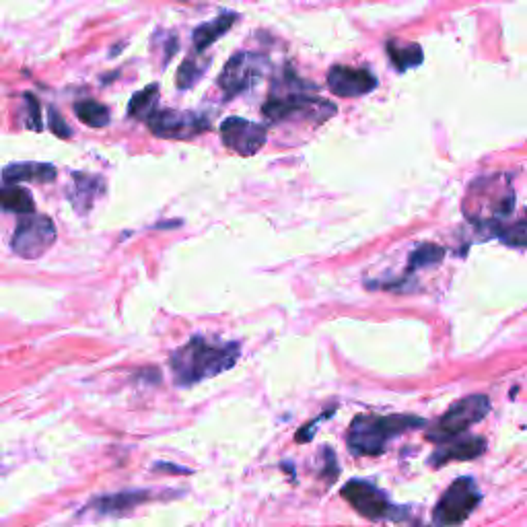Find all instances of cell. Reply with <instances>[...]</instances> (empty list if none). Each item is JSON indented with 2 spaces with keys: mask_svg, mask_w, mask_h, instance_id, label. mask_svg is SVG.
Listing matches in <instances>:
<instances>
[{
  "mask_svg": "<svg viewBox=\"0 0 527 527\" xmlns=\"http://www.w3.org/2000/svg\"><path fill=\"white\" fill-rule=\"evenodd\" d=\"M241 355L239 342H215L204 336L190 338L169 357L173 381L178 388H190L235 367Z\"/></svg>",
  "mask_w": 527,
  "mask_h": 527,
  "instance_id": "6da1fadb",
  "label": "cell"
},
{
  "mask_svg": "<svg viewBox=\"0 0 527 527\" xmlns=\"http://www.w3.org/2000/svg\"><path fill=\"white\" fill-rule=\"evenodd\" d=\"M423 425L425 420L416 416H357L348 429V449L355 455H379L394 437Z\"/></svg>",
  "mask_w": 527,
  "mask_h": 527,
  "instance_id": "7a4b0ae2",
  "label": "cell"
},
{
  "mask_svg": "<svg viewBox=\"0 0 527 527\" xmlns=\"http://www.w3.org/2000/svg\"><path fill=\"white\" fill-rule=\"evenodd\" d=\"M262 114L268 122H285L295 116H307L315 122H324L336 114V108L330 101L320 97H309L303 91L295 89H276L274 95L262 105Z\"/></svg>",
  "mask_w": 527,
  "mask_h": 527,
  "instance_id": "3957f363",
  "label": "cell"
},
{
  "mask_svg": "<svg viewBox=\"0 0 527 527\" xmlns=\"http://www.w3.org/2000/svg\"><path fill=\"white\" fill-rule=\"evenodd\" d=\"M56 241V227L46 215H25L13 233L11 248L25 260L42 258Z\"/></svg>",
  "mask_w": 527,
  "mask_h": 527,
  "instance_id": "277c9868",
  "label": "cell"
},
{
  "mask_svg": "<svg viewBox=\"0 0 527 527\" xmlns=\"http://www.w3.org/2000/svg\"><path fill=\"white\" fill-rule=\"evenodd\" d=\"M482 495L476 488L474 480L470 478H460L455 480L441 497V501L435 507L433 519L437 527H458L462 525L470 513L476 509L480 503Z\"/></svg>",
  "mask_w": 527,
  "mask_h": 527,
  "instance_id": "5b68a950",
  "label": "cell"
},
{
  "mask_svg": "<svg viewBox=\"0 0 527 527\" xmlns=\"http://www.w3.org/2000/svg\"><path fill=\"white\" fill-rule=\"evenodd\" d=\"M490 410V402L486 396L474 394L468 396L460 402H455L445 416L439 420V423L433 427V431L429 433V439L437 441L439 445L445 441H451L453 437L462 435L468 427L476 425L478 420H482Z\"/></svg>",
  "mask_w": 527,
  "mask_h": 527,
  "instance_id": "8992f818",
  "label": "cell"
},
{
  "mask_svg": "<svg viewBox=\"0 0 527 527\" xmlns=\"http://www.w3.org/2000/svg\"><path fill=\"white\" fill-rule=\"evenodd\" d=\"M268 62L264 56L254 52H237L225 64L223 73L219 75V87L223 89L225 97H237L252 89L266 73Z\"/></svg>",
  "mask_w": 527,
  "mask_h": 527,
  "instance_id": "52a82bcc",
  "label": "cell"
},
{
  "mask_svg": "<svg viewBox=\"0 0 527 527\" xmlns=\"http://www.w3.org/2000/svg\"><path fill=\"white\" fill-rule=\"evenodd\" d=\"M147 126L155 136L169 140H190L210 130L206 116L184 110H157L147 120Z\"/></svg>",
  "mask_w": 527,
  "mask_h": 527,
  "instance_id": "ba28073f",
  "label": "cell"
},
{
  "mask_svg": "<svg viewBox=\"0 0 527 527\" xmlns=\"http://www.w3.org/2000/svg\"><path fill=\"white\" fill-rule=\"evenodd\" d=\"M221 138L231 153H237L239 157H254L264 149L268 130L262 124L231 116L221 124Z\"/></svg>",
  "mask_w": 527,
  "mask_h": 527,
  "instance_id": "9c48e42d",
  "label": "cell"
},
{
  "mask_svg": "<svg viewBox=\"0 0 527 527\" xmlns=\"http://www.w3.org/2000/svg\"><path fill=\"white\" fill-rule=\"evenodd\" d=\"M342 499L367 519L396 517V507L388 501V497H385L379 488H375L369 482L350 480L342 488Z\"/></svg>",
  "mask_w": 527,
  "mask_h": 527,
  "instance_id": "30bf717a",
  "label": "cell"
},
{
  "mask_svg": "<svg viewBox=\"0 0 527 527\" xmlns=\"http://www.w3.org/2000/svg\"><path fill=\"white\" fill-rule=\"evenodd\" d=\"M328 87L338 97H359L377 87V79L363 68L334 66L328 73Z\"/></svg>",
  "mask_w": 527,
  "mask_h": 527,
  "instance_id": "8fae6325",
  "label": "cell"
},
{
  "mask_svg": "<svg viewBox=\"0 0 527 527\" xmlns=\"http://www.w3.org/2000/svg\"><path fill=\"white\" fill-rule=\"evenodd\" d=\"M105 194V182L99 175H89V173H73V186L68 190V200L73 204L79 215H87L97 202Z\"/></svg>",
  "mask_w": 527,
  "mask_h": 527,
  "instance_id": "7c38bea8",
  "label": "cell"
},
{
  "mask_svg": "<svg viewBox=\"0 0 527 527\" xmlns=\"http://www.w3.org/2000/svg\"><path fill=\"white\" fill-rule=\"evenodd\" d=\"M56 167L50 163H11L0 171V180L3 184H19V182H35V184H50L56 180Z\"/></svg>",
  "mask_w": 527,
  "mask_h": 527,
  "instance_id": "4fadbf2b",
  "label": "cell"
},
{
  "mask_svg": "<svg viewBox=\"0 0 527 527\" xmlns=\"http://www.w3.org/2000/svg\"><path fill=\"white\" fill-rule=\"evenodd\" d=\"M484 449H486V443H484V439H478V437H468L462 441H445L431 455V464L443 466L449 462L474 460V458H478V455L484 453Z\"/></svg>",
  "mask_w": 527,
  "mask_h": 527,
  "instance_id": "5bb4252c",
  "label": "cell"
},
{
  "mask_svg": "<svg viewBox=\"0 0 527 527\" xmlns=\"http://www.w3.org/2000/svg\"><path fill=\"white\" fill-rule=\"evenodd\" d=\"M151 499V490H126V493L105 495L91 503V507L101 515H124L136 509L140 503Z\"/></svg>",
  "mask_w": 527,
  "mask_h": 527,
  "instance_id": "9a60e30c",
  "label": "cell"
},
{
  "mask_svg": "<svg viewBox=\"0 0 527 527\" xmlns=\"http://www.w3.org/2000/svg\"><path fill=\"white\" fill-rule=\"evenodd\" d=\"M237 21L235 13H223L217 19L202 23L200 27L194 29L192 33V40H194V50L200 54L204 50H208L215 42H219V38L233 27V23Z\"/></svg>",
  "mask_w": 527,
  "mask_h": 527,
  "instance_id": "2e32d148",
  "label": "cell"
},
{
  "mask_svg": "<svg viewBox=\"0 0 527 527\" xmlns=\"http://www.w3.org/2000/svg\"><path fill=\"white\" fill-rule=\"evenodd\" d=\"M0 210H3V213H15L25 217L35 213V202L29 190L17 184H7L0 188Z\"/></svg>",
  "mask_w": 527,
  "mask_h": 527,
  "instance_id": "e0dca14e",
  "label": "cell"
},
{
  "mask_svg": "<svg viewBox=\"0 0 527 527\" xmlns=\"http://www.w3.org/2000/svg\"><path fill=\"white\" fill-rule=\"evenodd\" d=\"M159 110V87L149 85L143 91H138L128 105V116L134 120H149Z\"/></svg>",
  "mask_w": 527,
  "mask_h": 527,
  "instance_id": "ac0fdd59",
  "label": "cell"
},
{
  "mask_svg": "<svg viewBox=\"0 0 527 527\" xmlns=\"http://www.w3.org/2000/svg\"><path fill=\"white\" fill-rule=\"evenodd\" d=\"M75 114L85 126H91V128H103V126H108L112 120L110 110L105 108L103 103H97L93 99L77 101L75 103Z\"/></svg>",
  "mask_w": 527,
  "mask_h": 527,
  "instance_id": "d6986e66",
  "label": "cell"
},
{
  "mask_svg": "<svg viewBox=\"0 0 527 527\" xmlns=\"http://www.w3.org/2000/svg\"><path fill=\"white\" fill-rule=\"evenodd\" d=\"M388 54L394 62V66L398 70H408L412 66H418L420 62H423V48H420L418 44H402L398 40H392L388 44Z\"/></svg>",
  "mask_w": 527,
  "mask_h": 527,
  "instance_id": "ffe728a7",
  "label": "cell"
},
{
  "mask_svg": "<svg viewBox=\"0 0 527 527\" xmlns=\"http://www.w3.org/2000/svg\"><path fill=\"white\" fill-rule=\"evenodd\" d=\"M495 235L511 248H527V215L515 223L499 225Z\"/></svg>",
  "mask_w": 527,
  "mask_h": 527,
  "instance_id": "44dd1931",
  "label": "cell"
},
{
  "mask_svg": "<svg viewBox=\"0 0 527 527\" xmlns=\"http://www.w3.org/2000/svg\"><path fill=\"white\" fill-rule=\"evenodd\" d=\"M206 68H208V60L206 62H200L196 56L184 60V64L178 70V87L180 89L194 87L202 79Z\"/></svg>",
  "mask_w": 527,
  "mask_h": 527,
  "instance_id": "7402d4cb",
  "label": "cell"
},
{
  "mask_svg": "<svg viewBox=\"0 0 527 527\" xmlns=\"http://www.w3.org/2000/svg\"><path fill=\"white\" fill-rule=\"evenodd\" d=\"M445 258V250L439 248L435 243H425L416 248L410 256V266L412 268H423V266H433L439 264Z\"/></svg>",
  "mask_w": 527,
  "mask_h": 527,
  "instance_id": "603a6c76",
  "label": "cell"
},
{
  "mask_svg": "<svg viewBox=\"0 0 527 527\" xmlns=\"http://www.w3.org/2000/svg\"><path fill=\"white\" fill-rule=\"evenodd\" d=\"M25 101H27V116H25V128L29 130H35V132H40L44 128L42 124V108H40V103L38 99H35L31 93L25 95Z\"/></svg>",
  "mask_w": 527,
  "mask_h": 527,
  "instance_id": "cb8c5ba5",
  "label": "cell"
},
{
  "mask_svg": "<svg viewBox=\"0 0 527 527\" xmlns=\"http://www.w3.org/2000/svg\"><path fill=\"white\" fill-rule=\"evenodd\" d=\"M48 122H50V130H52L58 138H70V134H73V132H70V128L66 126L64 118H62L54 108L48 110Z\"/></svg>",
  "mask_w": 527,
  "mask_h": 527,
  "instance_id": "d4e9b609",
  "label": "cell"
},
{
  "mask_svg": "<svg viewBox=\"0 0 527 527\" xmlns=\"http://www.w3.org/2000/svg\"><path fill=\"white\" fill-rule=\"evenodd\" d=\"M155 472H173V474H190V470H186V468H178V466H169V464H157L155 466Z\"/></svg>",
  "mask_w": 527,
  "mask_h": 527,
  "instance_id": "484cf974",
  "label": "cell"
}]
</instances>
